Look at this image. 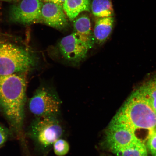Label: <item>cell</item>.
<instances>
[{
    "instance_id": "cell-6",
    "label": "cell",
    "mask_w": 156,
    "mask_h": 156,
    "mask_svg": "<svg viewBox=\"0 0 156 156\" xmlns=\"http://www.w3.org/2000/svg\"><path fill=\"white\" fill-rule=\"evenodd\" d=\"M28 134L40 147L46 148L61 137L63 129L57 116L37 117L29 126Z\"/></svg>"
},
{
    "instance_id": "cell-12",
    "label": "cell",
    "mask_w": 156,
    "mask_h": 156,
    "mask_svg": "<svg viewBox=\"0 0 156 156\" xmlns=\"http://www.w3.org/2000/svg\"><path fill=\"white\" fill-rule=\"evenodd\" d=\"M63 7L68 18L73 20L80 13L90 11V0H66Z\"/></svg>"
},
{
    "instance_id": "cell-13",
    "label": "cell",
    "mask_w": 156,
    "mask_h": 156,
    "mask_svg": "<svg viewBox=\"0 0 156 156\" xmlns=\"http://www.w3.org/2000/svg\"><path fill=\"white\" fill-rule=\"evenodd\" d=\"M156 113V74L136 90Z\"/></svg>"
},
{
    "instance_id": "cell-8",
    "label": "cell",
    "mask_w": 156,
    "mask_h": 156,
    "mask_svg": "<svg viewBox=\"0 0 156 156\" xmlns=\"http://www.w3.org/2000/svg\"><path fill=\"white\" fill-rule=\"evenodd\" d=\"M43 4L41 0H21L10 9V19L13 22L23 25L40 23Z\"/></svg>"
},
{
    "instance_id": "cell-5",
    "label": "cell",
    "mask_w": 156,
    "mask_h": 156,
    "mask_svg": "<svg viewBox=\"0 0 156 156\" xmlns=\"http://www.w3.org/2000/svg\"><path fill=\"white\" fill-rule=\"evenodd\" d=\"M62 101L55 88L46 84L38 87L29 100V110L35 117L57 116Z\"/></svg>"
},
{
    "instance_id": "cell-17",
    "label": "cell",
    "mask_w": 156,
    "mask_h": 156,
    "mask_svg": "<svg viewBox=\"0 0 156 156\" xmlns=\"http://www.w3.org/2000/svg\"><path fill=\"white\" fill-rule=\"evenodd\" d=\"M147 147L153 156H156V132H152L147 137Z\"/></svg>"
},
{
    "instance_id": "cell-2",
    "label": "cell",
    "mask_w": 156,
    "mask_h": 156,
    "mask_svg": "<svg viewBox=\"0 0 156 156\" xmlns=\"http://www.w3.org/2000/svg\"><path fill=\"white\" fill-rule=\"evenodd\" d=\"M27 74L0 76V109L17 131L22 128L24 119Z\"/></svg>"
},
{
    "instance_id": "cell-9",
    "label": "cell",
    "mask_w": 156,
    "mask_h": 156,
    "mask_svg": "<svg viewBox=\"0 0 156 156\" xmlns=\"http://www.w3.org/2000/svg\"><path fill=\"white\" fill-rule=\"evenodd\" d=\"M67 17L63 5L50 2L43 4L41 10L40 23L58 30H62L68 26Z\"/></svg>"
},
{
    "instance_id": "cell-21",
    "label": "cell",
    "mask_w": 156,
    "mask_h": 156,
    "mask_svg": "<svg viewBox=\"0 0 156 156\" xmlns=\"http://www.w3.org/2000/svg\"><path fill=\"white\" fill-rule=\"evenodd\" d=\"M0 1H12V0H0Z\"/></svg>"
},
{
    "instance_id": "cell-18",
    "label": "cell",
    "mask_w": 156,
    "mask_h": 156,
    "mask_svg": "<svg viewBox=\"0 0 156 156\" xmlns=\"http://www.w3.org/2000/svg\"><path fill=\"white\" fill-rule=\"evenodd\" d=\"M9 136L8 130L0 125V147L6 142Z\"/></svg>"
},
{
    "instance_id": "cell-1",
    "label": "cell",
    "mask_w": 156,
    "mask_h": 156,
    "mask_svg": "<svg viewBox=\"0 0 156 156\" xmlns=\"http://www.w3.org/2000/svg\"><path fill=\"white\" fill-rule=\"evenodd\" d=\"M38 52L22 39L0 32V76L28 74L38 68Z\"/></svg>"
},
{
    "instance_id": "cell-3",
    "label": "cell",
    "mask_w": 156,
    "mask_h": 156,
    "mask_svg": "<svg viewBox=\"0 0 156 156\" xmlns=\"http://www.w3.org/2000/svg\"><path fill=\"white\" fill-rule=\"evenodd\" d=\"M112 119L135 133L138 129H145L149 135L156 127V113L137 90L126 99Z\"/></svg>"
},
{
    "instance_id": "cell-4",
    "label": "cell",
    "mask_w": 156,
    "mask_h": 156,
    "mask_svg": "<svg viewBox=\"0 0 156 156\" xmlns=\"http://www.w3.org/2000/svg\"><path fill=\"white\" fill-rule=\"evenodd\" d=\"M90 49L75 33L64 37L56 47L49 51L52 59L73 67H78L87 58Z\"/></svg>"
},
{
    "instance_id": "cell-11",
    "label": "cell",
    "mask_w": 156,
    "mask_h": 156,
    "mask_svg": "<svg viewBox=\"0 0 156 156\" xmlns=\"http://www.w3.org/2000/svg\"><path fill=\"white\" fill-rule=\"evenodd\" d=\"M114 24L113 17L97 19L93 33L95 44L102 45L105 43L112 33Z\"/></svg>"
},
{
    "instance_id": "cell-15",
    "label": "cell",
    "mask_w": 156,
    "mask_h": 156,
    "mask_svg": "<svg viewBox=\"0 0 156 156\" xmlns=\"http://www.w3.org/2000/svg\"><path fill=\"white\" fill-rule=\"evenodd\" d=\"M111 152L117 156H148L147 148L142 142L117 148Z\"/></svg>"
},
{
    "instance_id": "cell-16",
    "label": "cell",
    "mask_w": 156,
    "mask_h": 156,
    "mask_svg": "<svg viewBox=\"0 0 156 156\" xmlns=\"http://www.w3.org/2000/svg\"><path fill=\"white\" fill-rule=\"evenodd\" d=\"M55 154L58 156H64L69 152L70 146L66 140L59 138L53 144Z\"/></svg>"
},
{
    "instance_id": "cell-10",
    "label": "cell",
    "mask_w": 156,
    "mask_h": 156,
    "mask_svg": "<svg viewBox=\"0 0 156 156\" xmlns=\"http://www.w3.org/2000/svg\"><path fill=\"white\" fill-rule=\"evenodd\" d=\"M73 26L74 32L78 37L85 42L90 48H92L95 41L89 17L86 15L80 16L74 21Z\"/></svg>"
},
{
    "instance_id": "cell-20",
    "label": "cell",
    "mask_w": 156,
    "mask_h": 156,
    "mask_svg": "<svg viewBox=\"0 0 156 156\" xmlns=\"http://www.w3.org/2000/svg\"><path fill=\"white\" fill-rule=\"evenodd\" d=\"M153 131H154V132H156V127L155 128V129H154V130H153Z\"/></svg>"
},
{
    "instance_id": "cell-14",
    "label": "cell",
    "mask_w": 156,
    "mask_h": 156,
    "mask_svg": "<svg viewBox=\"0 0 156 156\" xmlns=\"http://www.w3.org/2000/svg\"><path fill=\"white\" fill-rule=\"evenodd\" d=\"M91 9L93 15L98 18L113 17L114 15L111 0H93Z\"/></svg>"
},
{
    "instance_id": "cell-19",
    "label": "cell",
    "mask_w": 156,
    "mask_h": 156,
    "mask_svg": "<svg viewBox=\"0 0 156 156\" xmlns=\"http://www.w3.org/2000/svg\"><path fill=\"white\" fill-rule=\"evenodd\" d=\"M46 2H50L57 4L63 5L66 0H44Z\"/></svg>"
},
{
    "instance_id": "cell-7",
    "label": "cell",
    "mask_w": 156,
    "mask_h": 156,
    "mask_svg": "<svg viewBox=\"0 0 156 156\" xmlns=\"http://www.w3.org/2000/svg\"><path fill=\"white\" fill-rule=\"evenodd\" d=\"M142 142L136 136L135 132L123 124L112 119L105 131L102 145L111 152L117 148Z\"/></svg>"
}]
</instances>
